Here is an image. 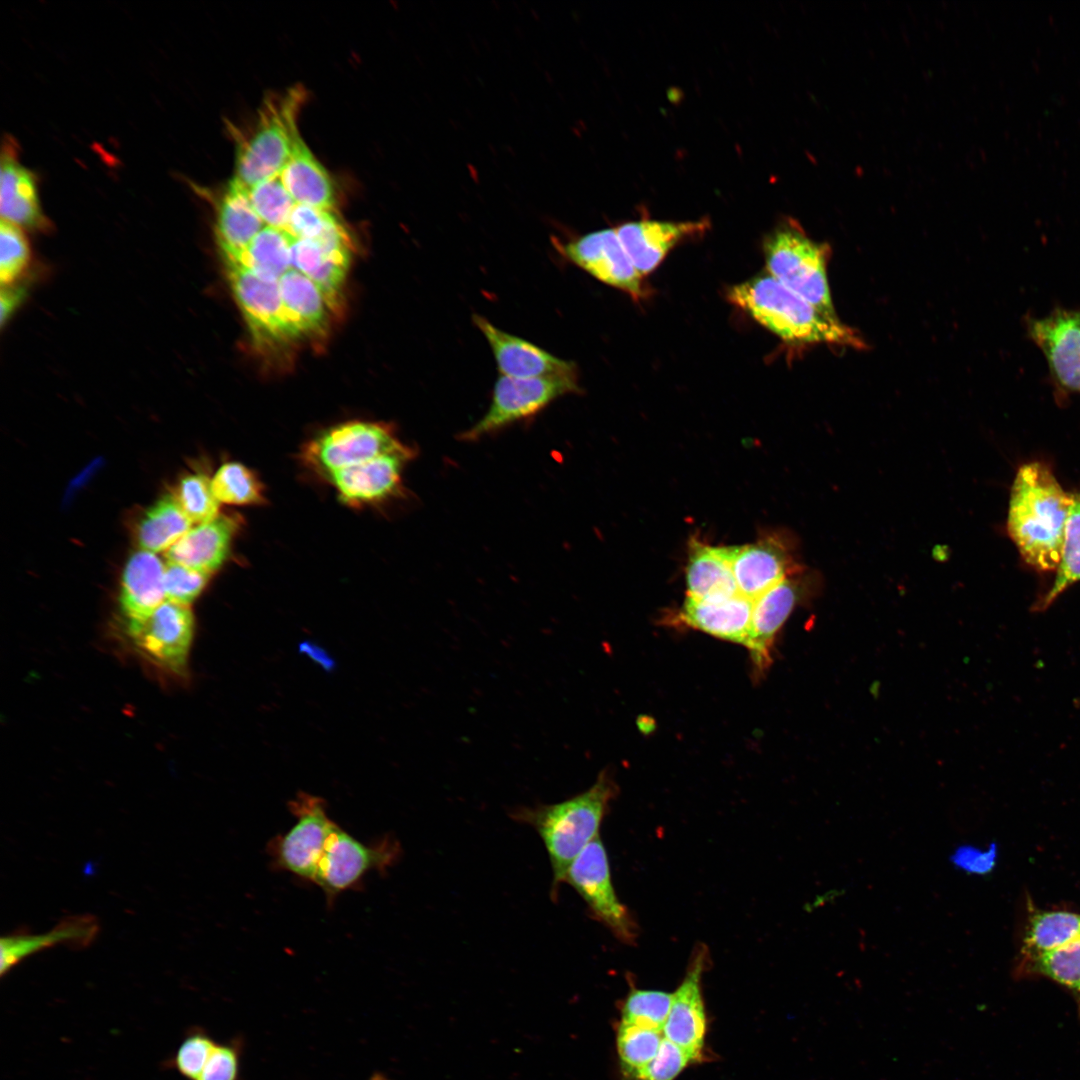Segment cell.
I'll use <instances>...</instances> for the list:
<instances>
[{"mask_svg": "<svg viewBox=\"0 0 1080 1080\" xmlns=\"http://www.w3.org/2000/svg\"><path fill=\"white\" fill-rule=\"evenodd\" d=\"M305 97L302 87L265 97L248 134L238 135L233 178L249 188L281 174L301 137L297 117Z\"/></svg>", "mask_w": 1080, "mask_h": 1080, "instance_id": "obj_4", "label": "cell"}, {"mask_svg": "<svg viewBox=\"0 0 1080 1080\" xmlns=\"http://www.w3.org/2000/svg\"><path fill=\"white\" fill-rule=\"evenodd\" d=\"M209 574L168 562L164 571L166 600L189 606L205 588Z\"/></svg>", "mask_w": 1080, "mask_h": 1080, "instance_id": "obj_43", "label": "cell"}, {"mask_svg": "<svg viewBox=\"0 0 1080 1080\" xmlns=\"http://www.w3.org/2000/svg\"><path fill=\"white\" fill-rule=\"evenodd\" d=\"M568 261L597 280L633 298L645 295L643 276L626 253L615 228H607L556 245Z\"/></svg>", "mask_w": 1080, "mask_h": 1080, "instance_id": "obj_14", "label": "cell"}, {"mask_svg": "<svg viewBox=\"0 0 1080 1080\" xmlns=\"http://www.w3.org/2000/svg\"><path fill=\"white\" fill-rule=\"evenodd\" d=\"M369 1080H389L385 1076L379 1073H375Z\"/></svg>", "mask_w": 1080, "mask_h": 1080, "instance_id": "obj_49", "label": "cell"}, {"mask_svg": "<svg viewBox=\"0 0 1080 1080\" xmlns=\"http://www.w3.org/2000/svg\"><path fill=\"white\" fill-rule=\"evenodd\" d=\"M767 272L826 316L836 315L827 277L830 247L808 237L793 220L778 225L763 243Z\"/></svg>", "mask_w": 1080, "mask_h": 1080, "instance_id": "obj_5", "label": "cell"}, {"mask_svg": "<svg viewBox=\"0 0 1080 1080\" xmlns=\"http://www.w3.org/2000/svg\"><path fill=\"white\" fill-rule=\"evenodd\" d=\"M217 1042L201 1027H190L175 1051L162 1063L184 1080H198Z\"/></svg>", "mask_w": 1080, "mask_h": 1080, "instance_id": "obj_38", "label": "cell"}, {"mask_svg": "<svg viewBox=\"0 0 1080 1080\" xmlns=\"http://www.w3.org/2000/svg\"><path fill=\"white\" fill-rule=\"evenodd\" d=\"M1072 503L1048 465H1022L1013 481L1007 531L1022 559L1032 568L1056 571L1062 555Z\"/></svg>", "mask_w": 1080, "mask_h": 1080, "instance_id": "obj_1", "label": "cell"}, {"mask_svg": "<svg viewBox=\"0 0 1080 1080\" xmlns=\"http://www.w3.org/2000/svg\"><path fill=\"white\" fill-rule=\"evenodd\" d=\"M211 488L219 503L257 505L264 502L262 483L241 463L229 462L220 466L211 479Z\"/></svg>", "mask_w": 1080, "mask_h": 1080, "instance_id": "obj_35", "label": "cell"}, {"mask_svg": "<svg viewBox=\"0 0 1080 1080\" xmlns=\"http://www.w3.org/2000/svg\"><path fill=\"white\" fill-rule=\"evenodd\" d=\"M191 520L173 495H165L149 507L136 528L139 547L148 552L169 549L191 528Z\"/></svg>", "mask_w": 1080, "mask_h": 1080, "instance_id": "obj_32", "label": "cell"}, {"mask_svg": "<svg viewBox=\"0 0 1080 1080\" xmlns=\"http://www.w3.org/2000/svg\"><path fill=\"white\" fill-rule=\"evenodd\" d=\"M99 932V924L92 915L69 916L55 927L41 934H13L0 942V974L4 977L22 960L47 948L67 945L82 949L91 944Z\"/></svg>", "mask_w": 1080, "mask_h": 1080, "instance_id": "obj_23", "label": "cell"}, {"mask_svg": "<svg viewBox=\"0 0 1080 1080\" xmlns=\"http://www.w3.org/2000/svg\"><path fill=\"white\" fill-rule=\"evenodd\" d=\"M1027 916L1018 960L1054 950L1080 935V913L1044 910L1028 898Z\"/></svg>", "mask_w": 1080, "mask_h": 1080, "instance_id": "obj_29", "label": "cell"}, {"mask_svg": "<svg viewBox=\"0 0 1080 1080\" xmlns=\"http://www.w3.org/2000/svg\"><path fill=\"white\" fill-rule=\"evenodd\" d=\"M472 320L487 340L500 375L514 378L578 375L575 362L556 357L530 341L503 331L481 315L474 314Z\"/></svg>", "mask_w": 1080, "mask_h": 1080, "instance_id": "obj_18", "label": "cell"}, {"mask_svg": "<svg viewBox=\"0 0 1080 1080\" xmlns=\"http://www.w3.org/2000/svg\"><path fill=\"white\" fill-rule=\"evenodd\" d=\"M239 1051L233 1043H218L213 1048L198 1080H237Z\"/></svg>", "mask_w": 1080, "mask_h": 1080, "instance_id": "obj_45", "label": "cell"}, {"mask_svg": "<svg viewBox=\"0 0 1080 1080\" xmlns=\"http://www.w3.org/2000/svg\"><path fill=\"white\" fill-rule=\"evenodd\" d=\"M165 565L154 553L131 555L121 578L120 605L127 621L147 618L165 600Z\"/></svg>", "mask_w": 1080, "mask_h": 1080, "instance_id": "obj_26", "label": "cell"}, {"mask_svg": "<svg viewBox=\"0 0 1080 1080\" xmlns=\"http://www.w3.org/2000/svg\"><path fill=\"white\" fill-rule=\"evenodd\" d=\"M301 650L306 652L310 657H312L315 661L319 662L326 669H330L331 666L333 665L332 660L319 647H315L312 644L303 643L302 646H301Z\"/></svg>", "mask_w": 1080, "mask_h": 1080, "instance_id": "obj_48", "label": "cell"}, {"mask_svg": "<svg viewBox=\"0 0 1080 1080\" xmlns=\"http://www.w3.org/2000/svg\"><path fill=\"white\" fill-rule=\"evenodd\" d=\"M616 793L614 780L604 770L590 788L573 797L553 804L520 806L510 813L513 820L533 827L545 845L553 874V900L571 863L599 836L602 820Z\"/></svg>", "mask_w": 1080, "mask_h": 1080, "instance_id": "obj_2", "label": "cell"}, {"mask_svg": "<svg viewBox=\"0 0 1080 1080\" xmlns=\"http://www.w3.org/2000/svg\"><path fill=\"white\" fill-rule=\"evenodd\" d=\"M127 633L138 651L168 672L183 675L194 634L189 606L165 600L140 621H127Z\"/></svg>", "mask_w": 1080, "mask_h": 1080, "instance_id": "obj_11", "label": "cell"}, {"mask_svg": "<svg viewBox=\"0 0 1080 1080\" xmlns=\"http://www.w3.org/2000/svg\"><path fill=\"white\" fill-rule=\"evenodd\" d=\"M174 497L191 522L201 524L219 515V502L212 492L211 480L203 473L182 477Z\"/></svg>", "mask_w": 1080, "mask_h": 1080, "instance_id": "obj_40", "label": "cell"}, {"mask_svg": "<svg viewBox=\"0 0 1080 1080\" xmlns=\"http://www.w3.org/2000/svg\"><path fill=\"white\" fill-rule=\"evenodd\" d=\"M752 612L753 601L741 594L716 600L686 596L679 618L689 627L746 647Z\"/></svg>", "mask_w": 1080, "mask_h": 1080, "instance_id": "obj_22", "label": "cell"}, {"mask_svg": "<svg viewBox=\"0 0 1080 1080\" xmlns=\"http://www.w3.org/2000/svg\"><path fill=\"white\" fill-rule=\"evenodd\" d=\"M672 1003V994L647 989H633L622 1007V1023L662 1031Z\"/></svg>", "mask_w": 1080, "mask_h": 1080, "instance_id": "obj_39", "label": "cell"}, {"mask_svg": "<svg viewBox=\"0 0 1080 1080\" xmlns=\"http://www.w3.org/2000/svg\"><path fill=\"white\" fill-rule=\"evenodd\" d=\"M687 596L716 600L739 594L731 568V546H711L692 538L686 566Z\"/></svg>", "mask_w": 1080, "mask_h": 1080, "instance_id": "obj_27", "label": "cell"}, {"mask_svg": "<svg viewBox=\"0 0 1080 1080\" xmlns=\"http://www.w3.org/2000/svg\"><path fill=\"white\" fill-rule=\"evenodd\" d=\"M0 213L3 221L18 227L46 226L35 176L19 163L10 143L4 145L1 156Z\"/></svg>", "mask_w": 1080, "mask_h": 1080, "instance_id": "obj_25", "label": "cell"}, {"mask_svg": "<svg viewBox=\"0 0 1080 1080\" xmlns=\"http://www.w3.org/2000/svg\"><path fill=\"white\" fill-rule=\"evenodd\" d=\"M234 297L258 344H276L297 336L287 317L278 281L266 280L237 263H226Z\"/></svg>", "mask_w": 1080, "mask_h": 1080, "instance_id": "obj_13", "label": "cell"}, {"mask_svg": "<svg viewBox=\"0 0 1080 1080\" xmlns=\"http://www.w3.org/2000/svg\"><path fill=\"white\" fill-rule=\"evenodd\" d=\"M251 204L266 226L286 230L296 201L280 175L248 188Z\"/></svg>", "mask_w": 1080, "mask_h": 1080, "instance_id": "obj_37", "label": "cell"}, {"mask_svg": "<svg viewBox=\"0 0 1080 1080\" xmlns=\"http://www.w3.org/2000/svg\"><path fill=\"white\" fill-rule=\"evenodd\" d=\"M398 855L399 847L394 840L384 839L366 845L338 825L328 841L313 883L328 899H333L356 885L367 872L386 869Z\"/></svg>", "mask_w": 1080, "mask_h": 1080, "instance_id": "obj_12", "label": "cell"}, {"mask_svg": "<svg viewBox=\"0 0 1080 1080\" xmlns=\"http://www.w3.org/2000/svg\"><path fill=\"white\" fill-rule=\"evenodd\" d=\"M289 808L295 824L273 840L271 855L282 870L313 882L328 841L337 828L319 797L299 793Z\"/></svg>", "mask_w": 1080, "mask_h": 1080, "instance_id": "obj_8", "label": "cell"}, {"mask_svg": "<svg viewBox=\"0 0 1080 1080\" xmlns=\"http://www.w3.org/2000/svg\"><path fill=\"white\" fill-rule=\"evenodd\" d=\"M582 392L579 375L514 378L500 375L487 412L458 439L476 441L513 423L535 416L554 400Z\"/></svg>", "mask_w": 1080, "mask_h": 1080, "instance_id": "obj_6", "label": "cell"}, {"mask_svg": "<svg viewBox=\"0 0 1080 1080\" xmlns=\"http://www.w3.org/2000/svg\"><path fill=\"white\" fill-rule=\"evenodd\" d=\"M705 219L687 222L641 220L620 225L616 233L637 271L651 273L668 252L683 240L703 234Z\"/></svg>", "mask_w": 1080, "mask_h": 1080, "instance_id": "obj_20", "label": "cell"}, {"mask_svg": "<svg viewBox=\"0 0 1080 1080\" xmlns=\"http://www.w3.org/2000/svg\"><path fill=\"white\" fill-rule=\"evenodd\" d=\"M294 238L323 241L348 236L334 211L297 203L286 228Z\"/></svg>", "mask_w": 1080, "mask_h": 1080, "instance_id": "obj_41", "label": "cell"}, {"mask_svg": "<svg viewBox=\"0 0 1080 1080\" xmlns=\"http://www.w3.org/2000/svg\"><path fill=\"white\" fill-rule=\"evenodd\" d=\"M728 299L786 343L865 347L854 329L826 316L768 272L733 286Z\"/></svg>", "mask_w": 1080, "mask_h": 1080, "instance_id": "obj_3", "label": "cell"}, {"mask_svg": "<svg viewBox=\"0 0 1080 1080\" xmlns=\"http://www.w3.org/2000/svg\"><path fill=\"white\" fill-rule=\"evenodd\" d=\"M663 1038L662 1031L621 1022L616 1044L624 1071L634 1077L655 1057Z\"/></svg>", "mask_w": 1080, "mask_h": 1080, "instance_id": "obj_36", "label": "cell"}, {"mask_svg": "<svg viewBox=\"0 0 1080 1080\" xmlns=\"http://www.w3.org/2000/svg\"><path fill=\"white\" fill-rule=\"evenodd\" d=\"M1017 978H1046L1069 992L1080 1017V935L1068 943L1033 958L1017 960Z\"/></svg>", "mask_w": 1080, "mask_h": 1080, "instance_id": "obj_31", "label": "cell"}, {"mask_svg": "<svg viewBox=\"0 0 1080 1080\" xmlns=\"http://www.w3.org/2000/svg\"><path fill=\"white\" fill-rule=\"evenodd\" d=\"M1024 322L1046 359L1058 400L1080 395V310L1056 308Z\"/></svg>", "mask_w": 1080, "mask_h": 1080, "instance_id": "obj_10", "label": "cell"}, {"mask_svg": "<svg viewBox=\"0 0 1080 1080\" xmlns=\"http://www.w3.org/2000/svg\"><path fill=\"white\" fill-rule=\"evenodd\" d=\"M706 962L707 951L703 946L697 948L684 979L672 993L670 1011L662 1030L666 1039L697 1058L701 1056L706 1032V1015L701 992V980Z\"/></svg>", "mask_w": 1080, "mask_h": 1080, "instance_id": "obj_19", "label": "cell"}, {"mask_svg": "<svg viewBox=\"0 0 1080 1080\" xmlns=\"http://www.w3.org/2000/svg\"><path fill=\"white\" fill-rule=\"evenodd\" d=\"M265 226L251 204L248 188L232 178L216 211V238L225 262L236 261Z\"/></svg>", "mask_w": 1080, "mask_h": 1080, "instance_id": "obj_24", "label": "cell"}, {"mask_svg": "<svg viewBox=\"0 0 1080 1080\" xmlns=\"http://www.w3.org/2000/svg\"><path fill=\"white\" fill-rule=\"evenodd\" d=\"M293 236L284 229L265 226L236 261L257 276L272 281L291 269L290 249Z\"/></svg>", "mask_w": 1080, "mask_h": 1080, "instance_id": "obj_33", "label": "cell"}, {"mask_svg": "<svg viewBox=\"0 0 1080 1080\" xmlns=\"http://www.w3.org/2000/svg\"><path fill=\"white\" fill-rule=\"evenodd\" d=\"M415 452L403 445L397 450L343 468L327 476L340 499L361 506L381 502L402 491L404 465Z\"/></svg>", "mask_w": 1080, "mask_h": 1080, "instance_id": "obj_17", "label": "cell"}, {"mask_svg": "<svg viewBox=\"0 0 1080 1080\" xmlns=\"http://www.w3.org/2000/svg\"><path fill=\"white\" fill-rule=\"evenodd\" d=\"M1060 563L1051 588L1037 600L1034 609H1047L1068 587L1080 581V492L1072 493Z\"/></svg>", "mask_w": 1080, "mask_h": 1080, "instance_id": "obj_34", "label": "cell"}, {"mask_svg": "<svg viewBox=\"0 0 1080 1080\" xmlns=\"http://www.w3.org/2000/svg\"><path fill=\"white\" fill-rule=\"evenodd\" d=\"M818 578L815 572L802 566L753 601L746 648L759 668L767 666L776 633L805 594L817 585Z\"/></svg>", "mask_w": 1080, "mask_h": 1080, "instance_id": "obj_16", "label": "cell"}, {"mask_svg": "<svg viewBox=\"0 0 1080 1080\" xmlns=\"http://www.w3.org/2000/svg\"><path fill=\"white\" fill-rule=\"evenodd\" d=\"M278 284L287 317L297 336L320 331L330 308L318 286L293 268L280 277Z\"/></svg>", "mask_w": 1080, "mask_h": 1080, "instance_id": "obj_30", "label": "cell"}, {"mask_svg": "<svg viewBox=\"0 0 1080 1080\" xmlns=\"http://www.w3.org/2000/svg\"><path fill=\"white\" fill-rule=\"evenodd\" d=\"M0 247V280L3 286H9L26 270L30 248L20 227L3 220L0 225Z\"/></svg>", "mask_w": 1080, "mask_h": 1080, "instance_id": "obj_42", "label": "cell"}, {"mask_svg": "<svg viewBox=\"0 0 1080 1080\" xmlns=\"http://www.w3.org/2000/svg\"><path fill=\"white\" fill-rule=\"evenodd\" d=\"M997 848L991 844L987 851L971 845H961L950 855V862L957 869L973 874L989 873L996 863Z\"/></svg>", "mask_w": 1080, "mask_h": 1080, "instance_id": "obj_46", "label": "cell"}, {"mask_svg": "<svg viewBox=\"0 0 1080 1080\" xmlns=\"http://www.w3.org/2000/svg\"><path fill=\"white\" fill-rule=\"evenodd\" d=\"M697 1059L692 1053L664 1037L655 1057L634 1078L636 1080H674L689 1063Z\"/></svg>", "mask_w": 1080, "mask_h": 1080, "instance_id": "obj_44", "label": "cell"}, {"mask_svg": "<svg viewBox=\"0 0 1080 1080\" xmlns=\"http://www.w3.org/2000/svg\"><path fill=\"white\" fill-rule=\"evenodd\" d=\"M280 177L296 203L333 211L336 197L332 179L301 137Z\"/></svg>", "mask_w": 1080, "mask_h": 1080, "instance_id": "obj_28", "label": "cell"}, {"mask_svg": "<svg viewBox=\"0 0 1080 1080\" xmlns=\"http://www.w3.org/2000/svg\"><path fill=\"white\" fill-rule=\"evenodd\" d=\"M24 296V290L16 287H2L0 295L1 304V323L11 316L15 311L17 305H19Z\"/></svg>", "mask_w": 1080, "mask_h": 1080, "instance_id": "obj_47", "label": "cell"}, {"mask_svg": "<svg viewBox=\"0 0 1080 1080\" xmlns=\"http://www.w3.org/2000/svg\"><path fill=\"white\" fill-rule=\"evenodd\" d=\"M792 542L768 535L752 544L731 546V568L739 594L754 601L790 573L801 568Z\"/></svg>", "mask_w": 1080, "mask_h": 1080, "instance_id": "obj_15", "label": "cell"}, {"mask_svg": "<svg viewBox=\"0 0 1080 1080\" xmlns=\"http://www.w3.org/2000/svg\"><path fill=\"white\" fill-rule=\"evenodd\" d=\"M241 522L239 515L219 514L191 528L167 550L166 557L170 562L211 575L227 559Z\"/></svg>", "mask_w": 1080, "mask_h": 1080, "instance_id": "obj_21", "label": "cell"}, {"mask_svg": "<svg viewBox=\"0 0 1080 1080\" xmlns=\"http://www.w3.org/2000/svg\"><path fill=\"white\" fill-rule=\"evenodd\" d=\"M564 883L581 896L594 919L620 941L631 944L637 926L619 900L611 878L608 856L600 836L591 841L569 866Z\"/></svg>", "mask_w": 1080, "mask_h": 1080, "instance_id": "obj_7", "label": "cell"}, {"mask_svg": "<svg viewBox=\"0 0 1080 1080\" xmlns=\"http://www.w3.org/2000/svg\"><path fill=\"white\" fill-rule=\"evenodd\" d=\"M403 445L386 425L354 421L335 426L310 441L303 456L306 464L327 477Z\"/></svg>", "mask_w": 1080, "mask_h": 1080, "instance_id": "obj_9", "label": "cell"}]
</instances>
